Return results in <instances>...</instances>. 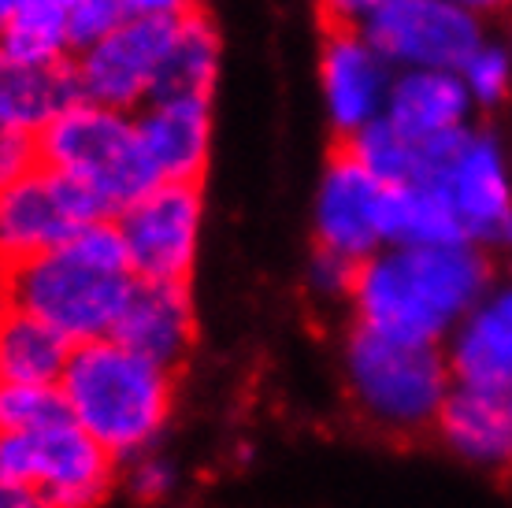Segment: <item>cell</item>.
<instances>
[{"label":"cell","instance_id":"32","mask_svg":"<svg viewBox=\"0 0 512 508\" xmlns=\"http://www.w3.org/2000/svg\"><path fill=\"white\" fill-rule=\"evenodd\" d=\"M127 15H156V19H171V15H182L197 8L201 0H116Z\"/></svg>","mask_w":512,"mask_h":508},{"label":"cell","instance_id":"29","mask_svg":"<svg viewBox=\"0 0 512 508\" xmlns=\"http://www.w3.org/2000/svg\"><path fill=\"white\" fill-rule=\"evenodd\" d=\"M127 19V12L116 0H82L75 8H67V38H71V52H86L93 45H101L119 23Z\"/></svg>","mask_w":512,"mask_h":508},{"label":"cell","instance_id":"34","mask_svg":"<svg viewBox=\"0 0 512 508\" xmlns=\"http://www.w3.org/2000/svg\"><path fill=\"white\" fill-rule=\"evenodd\" d=\"M449 4H457V8L479 15V19H487V15H498V12H509V8H512V0H449Z\"/></svg>","mask_w":512,"mask_h":508},{"label":"cell","instance_id":"33","mask_svg":"<svg viewBox=\"0 0 512 508\" xmlns=\"http://www.w3.org/2000/svg\"><path fill=\"white\" fill-rule=\"evenodd\" d=\"M0 508H49V505H45V497L38 490L15 483V479H8L0 471Z\"/></svg>","mask_w":512,"mask_h":508},{"label":"cell","instance_id":"26","mask_svg":"<svg viewBox=\"0 0 512 508\" xmlns=\"http://www.w3.org/2000/svg\"><path fill=\"white\" fill-rule=\"evenodd\" d=\"M472 97L475 112L479 108H498V104L509 101L512 93V56L505 49V41L487 38L479 49L468 56V64L457 71Z\"/></svg>","mask_w":512,"mask_h":508},{"label":"cell","instance_id":"24","mask_svg":"<svg viewBox=\"0 0 512 508\" xmlns=\"http://www.w3.org/2000/svg\"><path fill=\"white\" fill-rule=\"evenodd\" d=\"M342 145L353 160H357L368 175H375L383 186H409L416 182V171H420V145H412L394 123L375 119L372 127H364L360 134L346 141H334Z\"/></svg>","mask_w":512,"mask_h":508},{"label":"cell","instance_id":"12","mask_svg":"<svg viewBox=\"0 0 512 508\" xmlns=\"http://www.w3.org/2000/svg\"><path fill=\"white\" fill-rule=\"evenodd\" d=\"M386 193L353 156L334 145L323 164L316 201H312V238L316 249L364 264L386 249Z\"/></svg>","mask_w":512,"mask_h":508},{"label":"cell","instance_id":"1","mask_svg":"<svg viewBox=\"0 0 512 508\" xmlns=\"http://www.w3.org/2000/svg\"><path fill=\"white\" fill-rule=\"evenodd\" d=\"M490 282V253L472 242L386 245L357 267L349 316L397 342L446 345Z\"/></svg>","mask_w":512,"mask_h":508},{"label":"cell","instance_id":"8","mask_svg":"<svg viewBox=\"0 0 512 508\" xmlns=\"http://www.w3.org/2000/svg\"><path fill=\"white\" fill-rule=\"evenodd\" d=\"M101 219H112V212L86 182L49 167L30 171L0 190V271L49 253Z\"/></svg>","mask_w":512,"mask_h":508},{"label":"cell","instance_id":"9","mask_svg":"<svg viewBox=\"0 0 512 508\" xmlns=\"http://www.w3.org/2000/svg\"><path fill=\"white\" fill-rule=\"evenodd\" d=\"M360 30L394 71H461L487 41V19L449 0H383Z\"/></svg>","mask_w":512,"mask_h":508},{"label":"cell","instance_id":"7","mask_svg":"<svg viewBox=\"0 0 512 508\" xmlns=\"http://www.w3.org/2000/svg\"><path fill=\"white\" fill-rule=\"evenodd\" d=\"M0 471L38 490L49 508H97L119 479L116 460L71 416L34 434H4Z\"/></svg>","mask_w":512,"mask_h":508},{"label":"cell","instance_id":"3","mask_svg":"<svg viewBox=\"0 0 512 508\" xmlns=\"http://www.w3.org/2000/svg\"><path fill=\"white\" fill-rule=\"evenodd\" d=\"M60 397L71 423L116 464H127L160 449L175 416V371L145 360L116 338H101L71 349Z\"/></svg>","mask_w":512,"mask_h":508},{"label":"cell","instance_id":"31","mask_svg":"<svg viewBox=\"0 0 512 508\" xmlns=\"http://www.w3.org/2000/svg\"><path fill=\"white\" fill-rule=\"evenodd\" d=\"M383 0H320V19L323 26H353L360 30L364 19L379 8Z\"/></svg>","mask_w":512,"mask_h":508},{"label":"cell","instance_id":"2","mask_svg":"<svg viewBox=\"0 0 512 508\" xmlns=\"http://www.w3.org/2000/svg\"><path fill=\"white\" fill-rule=\"evenodd\" d=\"M134 282L123 230L116 219H101L49 253L4 267L0 305L41 319L71 345H86L116 334Z\"/></svg>","mask_w":512,"mask_h":508},{"label":"cell","instance_id":"25","mask_svg":"<svg viewBox=\"0 0 512 508\" xmlns=\"http://www.w3.org/2000/svg\"><path fill=\"white\" fill-rule=\"evenodd\" d=\"M67 420L60 386H23L0 382V438L4 434H34Z\"/></svg>","mask_w":512,"mask_h":508},{"label":"cell","instance_id":"20","mask_svg":"<svg viewBox=\"0 0 512 508\" xmlns=\"http://www.w3.org/2000/svg\"><path fill=\"white\" fill-rule=\"evenodd\" d=\"M219 60H223V38H219L216 19L197 4L179 15L175 38L167 49L160 75H156L153 97H212L219 82Z\"/></svg>","mask_w":512,"mask_h":508},{"label":"cell","instance_id":"21","mask_svg":"<svg viewBox=\"0 0 512 508\" xmlns=\"http://www.w3.org/2000/svg\"><path fill=\"white\" fill-rule=\"evenodd\" d=\"M75 345L26 316L12 305H0V382L23 386H60Z\"/></svg>","mask_w":512,"mask_h":508},{"label":"cell","instance_id":"19","mask_svg":"<svg viewBox=\"0 0 512 508\" xmlns=\"http://www.w3.org/2000/svg\"><path fill=\"white\" fill-rule=\"evenodd\" d=\"M71 104H78L71 64H0V127L26 138H41Z\"/></svg>","mask_w":512,"mask_h":508},{"label":"cell","instance_id":"28","mask_svg":"<svg viewBox=\"0 0 512 508\" xmlns=\"http://www.w3.org/2000/svg\"><path fill=\"white\" fill-rule=\"evenodd\" d=\"M357 267L353 260L338 253H327V249H312L305 264V286L312 293V301L320 305H346L353 297V282H357Z\"/></svg>","mask_w":512,"mask_h":508},{"label":"cell","instance_id":"16","mask_svg":"<svg viewBox=\"0 0 512 508\" xmlns=\"http://www.w3.org/2000/svg\"><path fill=\"white\" fill-rule=\"evenodd\" d=\"M160 182H201L212 160V97H164L134 112Z\"/></svg>","mask_w":512,"mask_h":508},{"label":"cell","instance_id":"6","mask_svg":"<svg viewBox=\"0 0 512 508\" xmlns=\"http://www.w3.org/2000/svg\"><path fill=\"white\" fill-rule=\"evenodd\" d=\"M416 182L442 193L464 242L512 249V178L501 141L472 127L420 145Z\"/></svg>","mask_w":512,"mask_h":508},{"label":"cell","instance_id":"10","mask_svg":"<svg viewBox=\"0 0 512 508\" xmlns=\"http://www.w3.org/2000/svg\"><path fill=\"white\" fill-rule=\"evenodd\" d=\"M130 271L141 282H190L201 230H205V186L160 182L127 212L116 216Z\"/></svg>","mask_w":512,"mask_h":508},{"label":"cell","instance_id":"4","mask_svg":"<svg viewBox=\"0 0 512 508\" xmlns=\"http://www.w3.org/2000/svg\"><path fill=\"white\" fill-rule=\"evenodd\" d=\"M338 368L357 420L390 438L435 431L457 386L442 345L397 342L357 323L342 338Z\"/></svg>","mask_w":512,"mask_h":508},{"label":"cell","instance_id":"36","mask_svg":"<svg viewBox=\"0 0 512 508\" xmlns=\"http://www.w3.org/2000/svg\"><path fill=\"white\" fill-rule=\"evenodd\" d=\"M60 4H64V8H75V4H82V0H60Z\"/></svg>","mask_w":512,"mask_h":508},{"label":"cell","instance_id":"17","mask_svg":"<svg viewBox=\"0 0 512 508\" xmlns=\"http://www.w3.org/2000/svg\"><path fill=\"white\" fill-rule=\"evenodd\" d=\"M383 115L412 145H427L472 127L475 104L457 71H397Z\"/></svg>","mask_w":512,"mask_h":508},{"label":"cell","instance_id":"14","mask_svg":"<svg viewBox=\"0 0 512 508\" xmlns=\"http://www.w3.org/2000/svg\"><path fill=\"white\" fill-rule=\"evenodd\" d=\"M442 349L457 386L512 397V275L490 282Z\"/></svg>","mask_w":512,"mask_h":508},{"label":"cell","instance_id":"13","mask_svg":"<svg viewBox=\"0 0 512 508\" xmlns=\"http://www.w3.org/2000/svg\"><path fill=\"white\" fill-rule=\"evenodd\" d=\"M394 67L383 60V52L364 38V30L353 26H323L320 41V89L323 112L334 130V141H346L383 119Z\"/></svg>","mask_w":512,"mask_h":508},{"label":"cell","instance_id":"18","mask_svg":"<svg viewBox=\"0 0 512 508\" xmlns=\"http://www.w3.org/2000/svg\"><path fill=\"white\" fill-rule=\"evenodd\" d=\"M446 453L479 471L512 468V397L453 386L435 423Z\"/></svg>","mask_w":512,"mask_h":508},{"label":"cell","instance_id":"27","mask_svg":"<svg viewBox=\"0 0 512 508\" xmlns=\"http://www.w3.org/2000/svg\"><path fill=\"white\" fill-rule=\"evenodd\" d=\"M119 479H123V486L130 490L134 501H141V505H160V501H167V497L175 494L179 468H175V460L167 457L164 449H149V453L119 464Z\"/></svg>","mask_w":512,"mask_h":508},{"label":"cell","instance_id":"22","mask_svg":"<svg viewBox=\"0 0 512 508\" xmlns=\"http://www.w3.org/2000/svg\"><path fill=\"white\" fill-rule=\"evenodd\" d=\"M67 8L60 0H30L0 15V64L56 67L71 64Z\"/></svg>","mask_w":512,"mask_h":508},{"label":"cell","instance_id":"35","mask_svg":"<svg viewBox=\"0 0 512 508\" xmlns=\"http://www.w3.org/2000/svg\"><path fill=\"white\" fill-rule=\"evenodd\" d=\"M505 49H509V56H512V23H509V38H505Z\"/></svg>","mask_w":512,"mask_h":508},{"label":"cell","instance_id":"30","mask_svg":"<svg viewBox=\"0 0 512 508\" xmlns=\"http://www.w3.org/2000/svg\"><path fill=\"white\" fill-rule=\"evenodd\" d=\"M38 167V138H26V134L0 127V190L15 186L19 178H26Z\"/></svg>","mask_w":512,"mask_h":508},{"label":"cell","instance_id":"11","mask_svg":"<svg viewBox=\"0 0 512 508\" xmlns=\"http://www.w3.org/2000/svg\"><path fill=\"white\" fill-rule=\"evenodd\" d=\"M179 15H127L123 23L93 49L71 56L78 101L101 104L112 112H141L153 97L156 75L164 64Z\"/></svg>","mask_w":512,"mask_h":508},{"label":"cell","instance_id":"5","mask_svg":"<svg viewBox=\"0 0 512 508\" xmlns=\"http://www.w3.org/2000/svg\"><path fill=\"white\" fill-rule=\"evenodd\" d=\"M38 160L56 175L86 182L112 219L160 186L153 160L145 156L134 115L78 101L38 138Z\"/></svg>","mask_w":512,"mask_h":508},{"label":"cell","instance_id":"23","mask_svg":"<svg viewBox=\"0 0 512 508\" xmlns=\"http://www.w3.org/2000/svg\"><path fill=\"white\" fill-rule=\"evenodd\" d=\"M464 242L442 193L409 182L386 193V245H449Z\"/></svg>","mask_w":512,"mask_h":508},{"label":"cell","instance_id":"15","mask_svg":"<svg viewBox=\"0 0 512 508\" xmlns=\"http://www.w3.org/2000/svg\"><path fill=\"white\" fill-rule=\"evenodd\" d=\"M119 345L153 360L167 371H179L197 342L190 282H134L127 308L112 334Z\"/></svg>","mask_w":512,"mask_h":508}]
</instances>
